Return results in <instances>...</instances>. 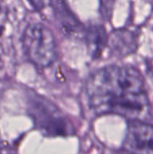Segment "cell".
Returning <instances> with one entry per match:
<instances>
[{
    "mask_svg": "<svg viewBox=\"0 0 153 154\" xmlns=\"http://www.w3.org/2000/svg\"><path fill=\"white\" fill-rule=\"evenodd\" d=\"M86 91L91 108L99 115L115 114L141 120L150 111L145 81L131 66H107L89 76Z\"/></svg>",
    "mask_w": 153,
    "mask_h": 154,
    "instance_id": "obj_1",
    "label": "cell"
},
{
    "mask_svg": "<svg viewBox=\"0 0 153 154\" xmlns=\"http://www.w3.org/2000/svg\"><path fill=\"white\" fill-rule=\"evenodd\" d=\"M151 77H152V79H153V70L151 71Z\"/></svg>",
    "mask_w": 153,
    "mask_h": 154,
    "instance_id": "obj_10",
    "label": "cell"
},
{
    "mask_svg": "<svg viewBox=\"0 0 153 154\" xmlns=\"http://www.w3.org/2000/svg\"><path fill=\"white\" fill-rule=\"evenodd\" d=\"M23 46L28 59L39 68L50 66L57 58L54 35L42 23H32L24 30Z\"/></svg>",
    "mask_w": 153,
    "mask_h": 154,
    "instance_id": "obj_2",
    "label": "cell"
},
{
    "mask_svg": "<svg viewBox=\"0 0 153 154\" xmlns=\"http://www.w3.org/2000/svg\"><path fill=\"white\" fill-rule=\"evenodd\" d=\"M124 149L131 154H153V126L142 120H130Z\"/></svg>",
    "mask_w": 153,
    "mask_h": 154,
    "instance_id": "obj_4",
    "label": "cell"
},
{
    "mask_svg": "<svg viewBox=\"0 0 153 154\" xmlns=\"http://www.w3.org/2000/svg\"><path fill=\"white\" fill-rule=\"evenodd\" d=\"M101 14L106 21H110L116 0H99Z\"/></svg>",
    "mask_w": 153,
    "mask_h": 154,
    "instance_id": "obj_8",
    "label": "cell"
},
{
    "mask_svg": "<svg viewBox=\"0 0 153 154\" xmlns=\"http://www.w3.org/2000/svg\"><path fill=\"white\" fill-rule=\"evenodd\" d=\"M54 14L63 33L69 37H76L85 33L81 23L69 7L66 0H51Z\"/></svg>",
    "mask_w": 153,
    "mask_h": 154,
    "instance_id": "obj_5",
    "label": "cell"
},
{
    "mask_svg": "<svg viewBox=\"0 0 153 154\" xmlns=\"http://www.w3.org/2000/svg\"><path fill=\"white\" fill-rule=\"evenodd\" d=\"M28 1L37 10H42L51 3V0H28Z\"/></svg>",
    "mask_w": 153,
    "mask_h": 154,
    "instance_id": "obj_9",
    "label": "cell"
},
{
    "mask_svg": "<svg viewBox=\"0 0 153 154\" xmlns=\"http://www.w3.org/2000/svg\"><path fill=\"white\" fill-rule=\"evenodd\" d=\"M107 44L115 55L124 57L135 51L137 39L134 33L129 30L120 29L114 31L108 36Z\"/></svg>",
    "mask_w": 153,
    "mask_h": 154,
    "instance_id": "obj_6",
    "label": "cell"
},
{
    "mask_svg": "<svg viewBox=\"0 0 153 154\" xmlns=\"http://www.w3.org/2000/svg\"><path fill=\"white\" fill-rule=\"evenodd\" d=\"M84 37L91 56L93 58H98L108 42V36L105 28L101 25L90 26L85 30Z\"/></svg>",
    "mask_w": 153,
    "mask_h": 154,
    "instance_id": "obj_7",
    "label": "cell"
},
{
    "mask_svg": "<svg viewBox=\"0 0 153 154\" xmlns=\"http://www.w3.org/2000/svg\"><path fill=\"white\" fill-rule=\"evenodd\" d=\"M29 113L36 126L49 136H65L73 133L67 117L52 103L41 97H34L29 103Z\"/></svg>",
    "mask_w": 153,
    "mask_h": 154,
    "instance_id": "obj_3",
    "label": "cell"
}]
</instances>
